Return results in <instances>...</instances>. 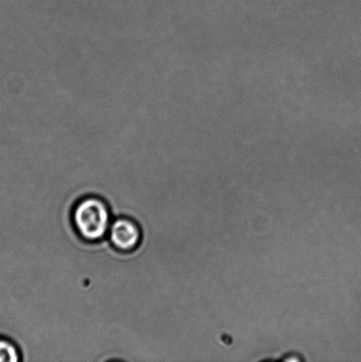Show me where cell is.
<instances>
[{"instance_id": "obj_1", "label": "cell", "mask_w": 361, "mask_h": 362, "mask_svg": "<svg viewBox=\"0 0 361 362\" xmlns=\"http://www.w3.org/2000/svg\"><path fill=\"white\" fill-rule=\"evenodd\" d=\"M114 216L108 202L95 194L79 199L71 211V223L74 232L84 243H104Z\"/></svg>"}, {"instance_id": "obj_4", "label": "cell", "mask_w": 361, "mask_h": 362, "mask_svg": "<svg viewBox=\"0 0 361 362\" xmlns=\"http://www.w3.org/2000/svg\"><path fill=\"white\" fill-rule=\"evenodd\" d=\"M63 209H64V211H66V207H63ZM65 216H66V215H65ZM66 220H67V219H66ZM67 221H69V220H67ZM69 223H70V222H69ZM71 225H72V223H71Z\"/></svg>"}, {"instance_id": "obj_2", "label": "cell", "mask_w": 361, "mask_h": 362, "mask_svg": "<svg viewBox=\"0 0 361 362\" xmlns=\"http://www.w3.org/2000/svg\"><path fill=\"white\" fill-rule=\"evenodd\" d=\"M143 233L139 223L129 216L113 218L107 240L109 246L122 254H132L143 243Z\"/></svg>"}, {"instance_id": "obj_3", "label": "cell", "mask_w": 361, "mask_h": 362, "mask_svg": "<svg viewBox=\"0 0 361 362\" xmlns=\"http://www.w3.org/2000/svg\"><path fill=\"white\" fill-rule=\"evenodd\" d=\"M23 361V352L16 341L9 337L0 335V362Z\"/></svg>"}]
</instances>
